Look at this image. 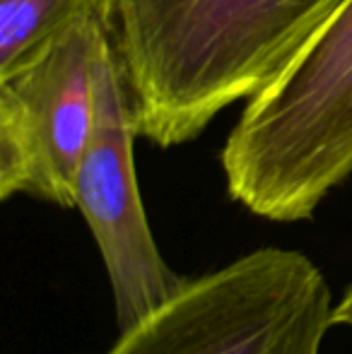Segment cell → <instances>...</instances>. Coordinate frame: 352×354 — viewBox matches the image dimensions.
I'll return each instance as SVG.
<instances>
[{
  "label": "cell",
  "mask_w": 352,
  "mask_h": 354,
  "mask_svg": "<svg viewBox=\"0 0 352 354\" xmlns=\"http://www.w3.org/2000/svg\"><path fill=\"white\" fill-rule=\"evenodd\" d=\"M227 196L268 222H306L352 176V0L241 109L220 152Z\"/></svg>",
  "instance_id": "obj_2"
},
{
  "label": "cell",
  "mask_w": 352,
  "mask_h": 354,
  "mask_svg": "<svg viewBox=\"0 0 352 354\" xmlns=\"http://www.w3.org/2000/svg\"><path fill=\"white\" fill-rule=\"evenodd\" d=\"M333 308L309 256L263 246L188 280L106 354H321Z\"/></svg>",
  "instance_id": "obj_3"
},
{
  "label": "cell",
  "mask_w": 352,
  "mask_h": 354,
  "mask_svg": "<svg viewBox=\"0 0 352 354\" xmlns=\"http://www.w3.org/2000/svg\"><path fill=\"white\" fill-rule=\"evenodd\" d=\"M345 0H102L138 138L178 147L266 89Z\"/></svg>",
  "instance_id": "obj_1"
},
{
  "label": "cell",
  "mask_w": 352,
  "mask_h": 354,
  "mask_svg": "<svg viewBox=\"0 0 352 354\" xmlns=\"http://www.w3.org/2000/svg\"><path fill=\"white\" fill-rule=\"evenodd\" d=\"M99 10L102 0H0V75L12 73Z\"/></svg>",
  "instance_id": "obj_6"
},
{
  "label": "cell",
  "mask_w": 352,
  "mask_h": 354,
  "mask_svg": "<svg viewBox=\"0 0 352 354\" xmlns=\"http://www.w3.org/2000/svg\"><path fill=\"white\" fill-rule=\"evenodd\" d=\"M333 321H335V326H352V282L343 292L340 301H335Z\"/></svg>",
  "instance_id": "obj_7"
},
{
  "label": "cell",
  "mask_w": 352,
  "mask_h": 354,
  "mask_svg": "<svg viewBox=\"0 0 352 354\" xmlns=\"http://www.w3.org/2000/svg\"><path fill=\"white\" fill-rule=\"evenodd\" d=\"M106 41L102 10L0 75V198L75 207L94 128V75Z\"/></svg>",
  "instance_id": "obj_4"
},
{
  "label": "cell",
  "mask_w": 352,
  "mask_h": 354,
  "mask_svg": "<svg viewBox=\"0 0 352 354\" xmlns=\"http://www.w3.org/2000/svg\"><path fill=\"white\" fill-rule=\"evenodd\" d=\"M138 138L116 56L104 41L94 75V128L75 183V207L102 253L118 333L176 297L191 277L162 258L142 207L133 142Z\"/></svg>",
  "instance_id": "obj_5"
}]
</instances>
